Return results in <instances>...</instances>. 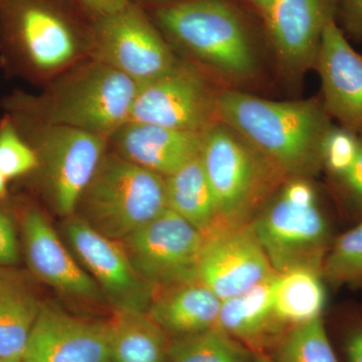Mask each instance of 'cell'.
Returning a JSON list of instances; mask_svg holds the SVG:
<instances>
[{
	"label": "cell",
	"mask_w": 362,
	"mask_h": 362,
	"mask_svg": "<svg viewBox=\"0 0 362 362\" xmlns=\"http://www.w3.org/2000/svg\"><path fill=\"white\" fill-rule=\"evenodd\" d=\"M221 122L237 131L288 178L315 175L332 126L320 100L273 101L237 89L221 90Z\"/></svg>",
	"instance_id": "1"
},
{
	"label": "cell",
	"mask_w": 362,
	"mask_h": 362,
	"mask_svg": "<svg viewBox=\"0 0 362 362\" xmlns=\"http://www.w3.org/2000/svg\"><path fill=\"white\" fill-rule=\"evenodd\" d=\"M168 40L230 85L255 80L259 62L242 13L230 0H176L154 13Z\"/></svg>",
	"instance_id": "2"
},
{
	"label": "cell",
	"mask_w": 362,
	"mask_h": 362,
	"mask_svg": "<svg viewBox=\"0 0 362 362\" xmlns=\"http://www.w3.org/2000/svg\"><path fill=\"white\" fill-rule=\"evenodd\" d=\"M45 94L25 104L28 122L65 126L110 137L129 120L139 85L88 58L64 71Z\"/></svg>",
	"instance_id": "3"
},
{
	"label": "cell",
	"mask_w": 362,
	"mask_h": 362,
	"mask_svg": "<svg viewBox=\"0 0 362 362\" xmlns=\"http://www.w3.org/2000/svg\"><path fill=\"white\" fill-rule=\"evenodd\" d=\"M199 156L226 228L251 223L289 180L256 147L220 120L204 131Z\"/></svg>",
	"instance_id": "4"
},
{
	"label": "cell",
	"mask_w": 362,
	"mask_h": 362,
	"mask_svg": "<svg viewBox=\"0 0 362 362\" xmlns=\"http://www.w3.org/2000/svg\"><path fill=\"white\" fill-rule=\"evenodd\" d=\"M251 225L278 274L298 268L321 272L332 235L309 178L286 180Z\"/></svg>",
	"instance_id": "5"
},
{
	"label": "cell",
	"mask_w": 362,
	"mask_h": 362,
	"mask_svg": "<svg viewBox=\"0 0 362 362\" xmlns=\"http://www.w3.org/2000/svg\"><path fill=\"white\" fill-rule=\"evenodd\" d=\"M166 209L165 177L107 151L74 214L121 242Z\"/></svg>",
	"instance_id": "6"
},
{
	"label": "cell",
	"mask_w": 362,
	"mask_h": 362,
	"mask_svg": "<svg viewBox=\"0 0 362 362\" xmlns=\"http://www.w3.org/2000/svg\"><path fill=\"white\" fill-rule=\"evenodd\" d=\"M87 54L139 86L160 77L180 59L158 26L134 2L95 20L88 35Z\"/></svg>",
	"instance_id": "7"
},
{
	"label": "cell",
	"mask_w": 362,
	"mask_h": 362,
	"mask_svg": "<svg viewBox=\"0 0 362 362\" xmlns=\"http://www.w3.org/2000/svg\"><path fill=\"white\" fill-rule=\"evenodd\" d=\"M32 146L39 159L42 185L57 214L68 218L89 185L106 152L103 136L65 126L30 122Z\"/></svg>",
	"instance_id": "8"
},
{
	"label": "cell",
	"mask_w": 362,
	"mask_h": 362,
	"mask_svg": "<svg viewBox=\"0 0 362 362\" xmlns=\"http://www.w3.org/2000/svg\"><path fill=\"white\" fill-rule=\"evenodd\" d=\"M218 93L201 66L178 59L160 77L139 86L128 121L204 132L218 121Z\"/></svg>",
	"instance_id": "9"
},
{
	"label": "cell",
	"mask_w": 362,
	"mask_h": 362,
	"mask_svg": "<svg viewBox=\"0 0 362 362\" xmlns=\"http://www.w3.org/2000/svg\"><path fill=\"white\" fill-rule=\"evenodd\" d=\"M120 243L138 275L154 289L197 279L204 235L170 209Z\"/></svg>",
	"instance_id": "10"
},
{
	"label": "cell",
	"mask_w": 362,
	"mask_h": 362,
	"mask_svg": "<svg viewBox=\"0 0 362 362\" xmlns=\"http://www.w3.org/2000/svg\"><path fill=\"white\" fill-rule=\"evenodd\" d=\"M11 21L26 59L35 71L62 75L88 54L84 33L58 0H18Z\"/></svg>",
	"instance_id": "11"
},
{
	"label": "cell",
	"mask_w": 362,
	"mask_h": 362,
	"mask_svg": "<svg viewBox=\"0 0 362 362\" xmlns=\"http://www.w3.org/2000/svg\"><path fill=\"white\" fill-rule=\"evenodd\" d=\"M63 233L113 311H147L156 289L138 275L120 242L98 233L76 214L65 218Z\"/></svg>",
	"instance_id": "12"
},
{
	"label": "cell",
	"mask_w": 362,
	"mask_h": 362,
	"mask_svg": "<svg viewBox=\"0 0 362 362\" xmlns=\"http://www.w3.org/2000/svg\"><path fill=\"white\" fill-rule=\"evenodd\" d=\"M275 274L251 223L204 237L197 279L221 301L252 289Z\"/></svg>",
	"instance_id": "13"
},
{
	"label": "cell",
	"mask_w": 362,
	"mask_h": 362,
	"mask_svg": "<svg viewBox=\"0 0 362 362\" xmlns=\"http://www.w3.org/2000/svg\"><path fill=\"white\" fill-rule=\"evenodd\" d=\"M338 0H275L265 21L276 56L288 77L314 69L324 28L337 20Z\"/></svg>",
	"instance_id": "14"
},
{
	"label": "cell",
	"mask_w": 362,
	"mask_h": 362,
	"mask_svg": "<svg viewBox=\"0 0 362 362\" xmlns=\"http://www.w3.org/2000/svg\"><path fill=\"white\" fill-rule=\"evenodd\" d=\"M21 235L26 263L35 277L74 299L90 303L104 301L96 283L40 209L32 207L23 214Z\"/></svg>",
	"instance_id": "15"
},
{
	"label": "cell",
	"mask_w": 362,
	"mask_h": 362,
	"mask_svg": "<svg viewBox=\"0 0 362 362\" xmlns=\"http://www.w3.org/2000/svg\"><path fill=\"white\" fill-rule=\"evenodd\" d=\"M23 362H110L106 322H89L42 305Z\"/></svg>",
	"instance_id": "16"
},
{
	"label": "cell",
	"mask_w": 362,
	"mask_h": 362,
	"mask_svg": "<svg viewBox=\"0 0 362 362\" xmlns=\"http://www.w3.org/2000/svg\"><path fill=\"white\" fill-rule=\"evenodd\" d=\"M322 89V103L339 126L362 137V54L331 21L324 28L315 66Z\"/></svg>",
	"instance_id": "17"
},
{
	"label": "cell",
	"mask_w": 362,
	"mask_h": 362,
	"mask_svg": "<svg viewBox=\"0 0 362 362\" xmlns=\"http://www.w3.org/2000/svg\"><path fill=\"white\" fill-rule=\"evenodd\" d=\"M204 132L127 121L109 137L113 151L163 177L199 156Z\"/></svg>",
	"instance_id": "18"
},
{
	"label": "cell",
	"mask_w": 362,
	"mask_h": 362,
	"mask_svg": "<svg viewBox=\"0 0 362 362\" xmlns=\"http://www.w3.org/2000/svg\"><path fill=\"white\" fill-rule=\"evenodd\" d=\"M277 275L221 301L216 327L243 343L254 354H268L290 330L279 321L274 311Z\"/></svg>",
	"instance_id": "19"
},
{
	"label": "cell",
	"mask_w": 362,
	"mask_h": 362,
	"mask_svg": "<svg viewBox=\"0 0 362 362\" xmlns=\"http://www.w3.org/2000/svg\"><path fill=\"white\" fill-rule=\"evenodd\" d=\"M221 300L199 279L154 290L147 314L171 339L216 327Z\"/></svg>",
	"instance_id": "20"
},
{
	"label": "cell",
	"mask_w": 362,
	"mask_h": 362,
	"mask_svg": "<svg viewBox=\"0 0 362 362\" xmlns=\"http://www.w3.org/2000/svg\"><path fill=\"white\" fill-rule=\"evenodd\" d=\"M42 305L20 272L0 267V359L21 361Z\"/></svg>",
	"instance_id": "21"
},
{
	"label": "cell",
	"mask_w": 362,
	"mask_h": 362,
	"mask_svg": "<svg viewBox=\"0 0 362 362\" xmlns=\"http://www.w3.org/2000/svg\"><path fill=\"white\" fill-rule=\"evenodd\" d=\"M106 326L110 362H168L171 338L147 312L114 311Z\"/></svg>",
	"instance_id": "22"
},
{
	"label": "cell",
	"mask_w": 362,
	"mask_h": 362,
	"mask_svg": "<svg viewBox=\"0 0 362 362\" xmlns=\"http://www.w3.org/2000/svg\"><path fill=\"white\" fill-rule=\"evenodd\" d=\"M165 187L168 209L194 226L204 237L225 230L201 156L165 177Z\"/></svg>",
	"instance_id": "23"
},
{
	"label": "cell",
	"mask_w": 362,
	"mask_h": 362,
	"mask_svg": "<svg viewBox=\"0 0 362 362\" xmlns=\"http://www.w3.org/2000/svg\"><path fill=\"white\" fill-rule=\"evenodd\" d=\"M325 303L320 271L298 268L278 274L274 288V311L286 327L292 329L320 318Z\"/></svg>",
	"instance_id": "24"
},
{
	"label": "cell",
	"mask_w": 362,
	"mask_h": 362,
	"mask_svg": "<svg viewBox=\"0 0 362 362\" xmlns=\"http://www.w3.org/2000/svg\"><path fill=\"white\" fill-rule=\"evenodd\" d=\"M168 362H255V354L216 326L171 339Z\"/></svg>",
	"instance_id": "25"
},
{
	"label": "cell",
	"mask_w": 362,
	"mask_h": 362,
	"mask_svg": "<svg viewBox=\"0 0 362 362\" xmlns=\"http://www.w3.org/2000/svg\"><path fill=\"white\" fill-rule=\"evenodd\" d=\"M270 358L273 362H340L322 317L288 331Z\"/></svg>",
	"instance_id": "26"
},
{
	"label": "cell",
	"mask_w": 362,
	"mask_h": 362,
	"mask_svg": "<svg viewBox=\"0 0 362 362\" xmlns=\"http://www.w3.org/2000/svg\"><path fill=\"white\" fill-rule=\"evenodd\" d=\"M321 274L332 285H362V223L331 245Z\"/></svg>",
	"instance_id": "27"
},
{
	"label": "cell",
	"mask_w": 362,
	"mask_h": 362,
	"mask_svg": "<svg viewBox=\"0 0 362 362\" xmlns=\"http://www.w3.org/2000/svg\"><path fill=\"white\" fill-rule=\"evenodd\" d=\"M39 159L32 145L21 138L11 120L0 124V170L7 180L37 170Z\"/></svg>",
	"instance_id": "28"
},
{
	"label": "cell",
	"mask_w": 362,
	"mask_h": 362,
	"mask_svg": "<svg viewBox=\"0 0 362 362\" xmlns=\"http://www.w3.org/2000/svg\"><path fill=\"white\" fill-rule=\"evenodd\" d=\"M361 140V136L333 125L324 142L323 168L334 178L346 173L356 160Z\"/></svg>",
	"instance_id": "29"
},
{
	"label": "cell",
	"mask_w": 362,
	"mask_h": 362,
	"mask_svg": "<svg viewBox=\"0 0 362 362\" xmlns=\"http://www.w3.org/2000/svg\"><path fill=\"white\" fill-rule=\"evenodd\" d=\"M343 197L351 206L362 209V137L358 153L346 173L335 178Z\"/></svg>",
	"instance_id": "30"
},
{
	"label": "cell",
	"mask_w": 362,
	"mask_h": 362,
	"mask_svg": "<svg viewBox=\"0 0 362 362\" xmlns=\"http://www.w3.org/2000/svg\"><path fill=\"white\" fill-rule=\"evenodd\" d=\"M20 258V244L13 221L0 211V267L16 266Z\"/></svg>",
	"instance_id": "31"
},
{
	"label": "cell",
	"mask_w": 362,
	"mask_h": 362,
	"mask_svg": "<svg viewBox=\"0 0 362 362\" xmlns=\"http://www.w3.org/2000/svg\"><path fill=\"white\" fill-rule=\"evenodd\" d=\"M342 30L349 39L362 42V0H338Z\"/></svg>",
	"instance_id": "32"
},
{
	"label": "cell",
	"mask_w": 362,
	"mask_h": 362,
	"mask_svg": "<svg viewBox=\"0 0 362 362\" xmlns=\"http://www.w3.org/2000/svg\"><path fill=\"white\" fill-rule=\"evenodd\" d=\"M341 349L345 362H362V321L351 324L343 332Z\"/></svg>",
	"instance_id": "33"
},
{
	"label": "cell",
	"mask_w": 362,
	"mask_h": 362,
	"mask_svg": "<svg viewBox=\"0 0 362 362\" xmlns=\"http://www.w3.org/2000/svg\"><path fill=\"white\" fill-rule=\"evenodd\" d=\"M95 20L120 11L130 4V0H77Z\"/></svg>",
	"instance_id": "34"
},
{
	"label": "cell",
	"mask_w": 362,
	"mask_h": 362,
	"mask_svg": "<svg viewBox=\"0 0 362 362\" xmlns=\"http://www.w3.org/2000/svg\"><path fill=\"white\" fill-rule=\"evenodd\" d=\"M274 1L275 0H249L250 4L257 9V11H259L264 21H266L267 18H268Z\"/></svg>",
	"instance_id": "35"
},
{
	"label": "cell",
	"mask_w": 362,
	"mask_h": 362,
	"mask_svg": "<svg viewBox=\"0 0 362 362\" xmlns=\"http://www.w3.org/2000/svg\"><path fill=\"white\" fill-rule=\"evenodd\" d=\"M7 178L0 170V199L6 197L7 192Z\"/></svg>",
	"instance_id": "36"
},
{
	"label": "cell",
	"mask_w": 362,
	"mask_h": 362,
	"mask_svg": "<svg viewBox=\"0 0 362 362\" xmlns=\"http://www.w3.org/2000/svg\"><path fill=\"white\" fill-rule=\"evenodd\" d=\"M255 362H273L268 354H255Z\"/></svg>",
	"instance_id": "37"
},
{
	"label": "cell",
	"mask_w": 362,
	"mask_h": 362,
	"mask_svg": "<svg viewBox=\"0 0 362 362\" xmlns=\"http://www.w3.org/2000/svg\"><path fill=\"white\" fill-rule=\"evenodd\" d=\"M130 1L133 2V0H130ZM135 1L150 2V4H158L160 6V4H169V2L176 1V0H135Z\"/></svg>",
	"instance_id": "38"
},
{
	"label": "cell",
	"mask_w": 362,
	"mask_h": 362,
	"mask_svg": "<svg viewBox=\"0 0 362 362\" xmlns=\"http://www.w3.org/2000/svg\"><path fill=\"white\" fill-rule=\"evenodd\" d=\"M0 362H23L21 359H0Z\"/></svg>",
	"instance_id": "39"
}]
</instances>
